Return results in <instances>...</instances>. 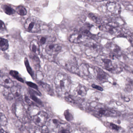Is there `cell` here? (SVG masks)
I'll return each mask as SVG.
<instances>
[{
	"label": "cell",
	"instance_id": "obj_1",
	"mask_svg": "<svg viewBox=\"0 0 133 133\" xmlns=\"http://www.w3.org/2000/svg\"><path fill=\"white\" fill-rule=\"evenodd\" d=\"M56 90L58 94L66 95L71 87V82L68 76L65 74H58L54 79Z\"/></svg>",
	"mask_w": 133,
	"mask_h": 133
},
{
	"label": "cell",
	"instance_id": "obj_2",
	"mask_svg": "<svg viewBox=\"0 0 133 133\" xmlns=\"http://www.w3.org/2000/svg\"><path fill=\"white\" fill-rule=\"evenodd\" d=\"M60 63L71 72L79 74V67L76 58L72 55H70L67 59L61 60Z\"/></svg>",
	"mask_w": 133,
	"mask_h": 133
},
{
	"label": "cell",
	"instance_id": "obj_3",
	"mask_svg": "<svg viewBox=\"0 0 133 133\" xmlns=\"http://www.w3.org/2000/svg\"><path fill=\"white\" fill-rule=\"evenodd\" d=\"M26 31L31 33H36L41 30V26L38 20L35 17H31L25 21L24 25Z\"/></svg>",
	"mask_w": 133,
	"mask_h": 133
},
{
	"label": "cell",
	"instance_id": "obj_4",
	"mask_svg": "<svg viewBox=\"0 0 133 133\" xmlns=\"http://www.w3.org/2000/svg\"><path fill=\"white\" fill-rule=\"evenodd\" d=\"M99 29L114 36H117L120 34V29L119 25L112 22L101 25L99 27Z\"/></svg>",
	"mask_w": 133,
	"mask_h": 133
},
{
	"label": "cell",
	"instance_id": "obj_5",
	"mask_svg": "<svg viewBox=\"0 0 133 133\" xmlns=\"http://www.w3.org/2000/svg\"><path fill=\"white\" fill-rule=\"evenodd\" d=\"M102 61L103 63V66L105 69L109 72L113 74H117L121 71V68L113 63L110 59H102Z\"/></svg>",
	"mask_w": 133,
	"mask_h": 133
},
{
	"label": "cell",
	"instance_id": "obj_6",
	"mask_svg": "<svg viewBox=\"0 0 133 133\" xmlns=\"http://www.w3.org/2000/svg\"><path fill=\"white\" fill-rule=\"evenodd\" d=\"M47 119L48 115L45 112L41 111L33 117L32 120L37 126L42 127L45 126L47 122Z\"/></svg>",
	"mask_w": 133,
	"mask_h": 133
},
{
	"label": "cell",
	"instance_id": "obj_7",
	"mask_svg": "<svg viewBox=\"0 0 133 133\" xmlns=\"http://www.w3.org/2000/svg\"><path fill=\"white\" fill-rule=\"evenodd\" d=\"M106 7L108 11L114 15H118L121 12V5L116 2H108L106 4Z\"/></svg>",
	"mask_w": 133,
	"mask_h": 133
},
{
	"label": "cell",
	"instance_id": "obj_8",
	"mask_svg": "<svg viewBox=\"0 0 133 133\" xmlns=\"http://www.w3.org/2000/svg\"><path fill=\"white\" fill-rule=\"evenodd\" d=\"M96 111L99 116H117L120 115V114L116 111L103 108H97Z\"/></svg>",
	"mask_w": 133,
	"mask_h": 133
},
{
	"label": "cell",
	"instance_id": "obj_9",
	"mask_svg": "<svg viewBox=\"0 0 133 133\" xmlns=\"http://www.w3.org/2000/svg\"><path fill=\"white\" fill-rule=\"evenodd\" d=\"M88 36L82 33H76L71 35L69 38L71 42L80 43L84 42L88 39Z\"/></svg>",
	"mask_w": 133,
	"mask_h": 133
},
{
	"label": "cell",
	"instance_id": "obj_10",
	"mask_svg": "<svg viewBox=\"0 0 133 133\" xmlns=\"http://www.w3.org/2000/svg\"><path fill=\"white\" fill-rule=\"evenodd\" d=\"M61 49V46L57 44L49 43L46 46L45 51L49 55H55L59 53Z\"/></svg>",
	"mask_w": 133,
	"mask_h": 133
},
{
	"label": "cell",
	"instance_id": "obj_11",
	"mask_svg": "<svg viewBox=\"0 0 133 133\" xmlns=\"http://www.w3.org/2000/svg\"><path fill=\"white\" fill-rule=\"evenodd\" d=\"M95 70L96 75V78L99 81L104 83L108 81L109 75L104 71L98 67L95 68Z\"/></svg>",
	"mask_w": 133,
	"mask_h": 133
},
{
	"label": "cell",
	"instance_id": "obj_12",
	"mask_svg": "<svg viewBox=\"0 0 133 133\" xmlns=\"http://www.w3.org/2000/svg\"><path fill=\"white\" fill-rule=\"evenodd\" d=\"M87 89L86 87L80 84L75 89L74 95L79 98H84L87 94Z\"/></svg>",
	"mask_w": 133,
	"mask_h": 133
},
{
	"label": "cell",
	"instance_id": "obj_13",
	"mask_svg": "<svg viewBox=\"0 0 133 133\" xmlns=\"http://www.w3.org/2000/svg\"><path fill=\"white\" fill-rule=\"evenodd\" d=\"M107 47H108L109 49L110 50V56L112 58L117 57L119 55L120 53V49L119 46L114 43H110L107 45Z\"/></svg>",
	"mask_w": 133,
	"mask_h": 133
},
{
	"label": "cell",
	"instance_id": "obj_14",
	"mask_svg": "<svg viewBox=\"0 0 133 133\" xmlns=\"http://www.w3.org/2000/svg\"><path fill=\"white\" fill-rule=\"evenodd\" d=\"M1 84L4 87L7 88H11L14 86V82L7 75H3L1 77Z\"/></svg>",
	"mask_w": 133,
	"mask_h": 133
},
{
	"label": "cell",
	"instance_id": "obj_15",
	"mask_svg": "<svg viewBox=\"0 0 133 133\" xmlns=\"http://www.w3.org/2000/svg\"><path fill=\"white\" fill-rule=\"evenodd\" d=\"M85 46L91 50H94L96 52H98L100 49L99 45L94 40H90L88 41L85 43Z\"/></svg>",
	"mask_w": 133,
	"mask_h": 133
},
{
	"label": "cell",
	"instance_id": "obj_16",
	"mask_svg": "<svg viewBox=\"0 0 133 133\" xmlns=\"http://www.w3.org/2000/svg\"><path fill=\"white\" fill-rule=\"evenodd\" d=\"M30 50L36 54H38L39 52V44L38 41L33 40L31 42L29 46Z\"/></svg>",
	"mask_w": 133,
	"mask_h": 133
},
{
	"label": "cell",
	"instance_id": "obj_17",
	"mask_svg": "<svg viewBox=\"0 0 133 133\" xmlns=\"http://www.w3.org/2000/svg\"><path fill=\"white\" fill-rule=\"evenodd\" d=\"M89 71L88 66L85 64H82L79 67V74L82 76L89 77L90 74Z\"/></svg>",
	"mask_w": 133,
	"mask_h": 133
},
{
	"label": "cell",
	"instance_id": "obj_18",
	"mask_svg": "<svg viewBox=\"0 0 133 133\" xmlns=\"http://www.w3.org/2000/svg\"><path fill=\"white\" fill-rule=\"evenodd\" d=\"M59 121L56 119H50L47 122V127L51 129L57 128L59 126Z\"/></svg>",
	"mask_w": 133,
	"mask_h": 133
},
{
	"label": "cell",
	"instance_id": "obj_19",
	"mask_svg": "<svg viewBox=\"0 0 133 133\" xmlns=\"http://www.w3.org/2000/svg\"><path fill=\"white\" fill-rule=\"evenodd\" d=\"M9 45L8 40L3 38H1L0 48L1 50L5 51L9 48Z\"/></svg>",
	"mask_w": 133,
	"mask_h": 133
},
{
	"label": "cell",
	"instance_id": "obj_20",
	"mask_svg": "<svg viewBox=\"0 0 133 133\" xmlns=\"http://www.w3.org/2000/svg\"><path fill=\"white\" fill-rule=\"evenodd\" d=\"M10 92L14 98H18L21 96V89L17 86H13L11 88Z\"/></svg>",
	"mask_w": 133,
	"mask_h": 133
},
{
	"label": "cell",
	"instance_id": "obj_21",
	"mask_svg": "<svg viewBox=\"0 0 133 133\" xmlns=\"http://www.w3.org/2000/svg\"><path fill=\"white\" fill-rule=\"evenodd\" d=\"M88 17L92 21L96 24H100L102 23V18L99 15L92 13H90L89 14Z\"/></svg>",
	"mask_w": 133,
	"mask_h": 133
},
{
	"label": "cell",
	"instance_id": "obj_22",
	"mask_svg": "<svg viewBox=\"0 0 133 133\" xmlns=\"http://www.w3.org/2000/svg\"><path fill=\"white\" fill-rule=\"evenodd\" d=\"M29 114L32 116H35L36 115L39 113L40 112L39 111V109L34 105H31L29 109Z\"/></svg>",
	"mask_w": 133,
	"mask_h": 133
},
{
	"label": "cell",
	"instance_id": "obj_23",
	"mask_svg": "<svg viewBox=\"0 0 133 133\" xmlns=\"http://www.w3.org/2000/svg\"><path fill=\"white\" fill-rule=\"evenodd\" d=\"M125 89L129 92L133 91V80L130 78H127L125 84Z\"/></svg>",
	"mask_w": 133,
	"mask_h": 133
},
{
	"label": "cell",
	"instance_id": "obj_24",
	"mask_svg": "<svg viewBox=\"0 0 133 133\" xmlns=\"http://www.w3.org/2000/svg\"><path fill=\"white\" fill-rule=\"evenodd\" d=\"M39 84L42 85V87L43 88L45 91L48 94H49L50 95H54L53 91L52 88L49 84L42 82H39Z\"/></svg>",
	"mask_w": 133,
	"mask_h": 133
},
{
	"label": "cell",
	"instance_id": "obj_25",
	"mask_svg": "<svg viewBox=\"0 0 133 133\" xmlns=\"http://www.w3.org/2000/svg\"><path fill=\"white\" fill-rule=\"evenodd\" d=\"M49 38H50L47 37V36H39L38 38V42L39 45H42L48 42H51L52 41V40L49 39Z\"/></svg>",
	"mask_w": 133,
	"mask_h": 133
},
{
	"label": "cell",
	"instance_id": "obj_26",
	"mask_svg": "<svg viewBox=\"0 0 133 133\" xmlns=\"http://www.w3.org/2000/svg\"><path fill=\"white\" fill-rule=\"evenodd\" d=\"M16 12L21 16H25L27 14L26 9L23 6H18L16 8Z\"/></svg>",
	"mask_w": 133,
	"mask_h": 133
},
{
	"label": "cell",
	"instance_id": "obj_27",
	"mask_svg": "<svg viewBox=\"0 0 133 133\" xmlns=\"http://www.w3.org/2000/svg\"><path fill=\"white\" fill-rule=\"evenodd\" d=\"M10 74L11 76L16 78L17 80H18L19 81L24 82V80H23V78L21 77V75H20L19 73L17 71H15L11 70L10 71Z\"/></svg>",
	"mask_w": 133,
	"mask_h": 133
},
{
	"label": "cell",
	"instance_id": "obj_28",
	"mask_svg": "<svg viewBox=\"0 0 133 133\" xmlns=\"http://www.w3.org/2000/svg\"><path fill=\"white\" fill-rule=\"evenodd\" d=\"M4 11L6 14L12 15L15 14V10L10 6L6 5L4 8Z\"/></svg>",
	"mask_w": 133,
	"mask_h": 133
},
{
	"label": "cell",
	"instance_id": "obj_29",
	"mask_svg": "<svg viewBox=\"0 0 133 133\" xmlns=\"http://www.w3.org/2000/svg\"><path fill=\"white\" fill-rule=\"evenodd\" d=\"M1 125L2 126H5L8 123V120L6 116L3 114L1 113Z\"/></svg>",
	"mask_w": 133,
	"mask_h": 133
},
{
	"label": "cell",
	"instance_id": "obj_30",
	"mask_svg": "<svg viewBox=\"0 0 133 133\" xmlns=\"http://www.w3.org/2000/svg\"><path fill=\"white\" fill-rule=\"evenodd\" d=\"M64 116H65V118L68 121H70L72 120V119H73V116H72L71 113L70 112L69 110H66L65 111Z\"/></svg>",
	"mask_w": 133,
	"mask_h": 133
},
{
	"label": "cell",
	"instance_id": "obj_31",
	"mask_svg": "<svg viewBox=\"0 0 133 133\" xmlns=\"http://www.w3.org/2000/svg\"><path fill=\"white\" fill-rule=\"evenodd\" d=\"M59 133H70V132L67 128L61 127L59 130Z\"/></svg>",
	"mask_w": 133,
	"mask_h": 133
},
{
	"label": "cell",
	"instance_id": "obj_32",
	"mask_svg": "<svg viewBox=\"0 0 133 133\" xmlns=\"http://www.w3.org/2000/svg\"><path fill=\"white\" fill-rule=\"evenodd\" d=\"M109 126L110 128L112 130H115L116 131H118L119 130V127L116 125V124L112 123H110Z\"/></svg>",
	"mask_w": 133,
	"mask_h": 133
},
{
	"label": "cell",
	"instance_id": "obj_33",
	"mask_svg": "<svg viewBox=\"0 0 133 133\" xmlns=\"http://www.w3.org/2000/svg\"><path fill=\"white\" fill-rule=\"evenodd\" d=\"M91 86L93 88L96 89H97L99 91H103V88L100 87V86H99V85H96L95 84H92Z\"/></svg>",
	"mask_w": 133,
	"mask_h": 133
},
{
	"label": "cell",
	"instance_id": "obj_34",
	"mask_svg": "<svg viewBox=\"0 0 133 133\" xmlns=\"http://www.w3.org/2000/svg\"><path fill=\"white\" fill-rule=\"evenodd\" d=\"M25 65L27 66V70H28V72H29V73L31 75H32V73H32V70H31V69H29V68H30V66H29V63H28V61L26 59L25 60Z\"/></svg>",
	"mask_w": 133,
	"mask_h": 133
},
{
	"label": "cell",
	"instance_id": "obj_35",
	"mask_svg": "<svg viewBox=\"0 0 133 133\" xmlns=\"http://www.w3.org/2000/svg\"><path fill=\"white\" fill-rule=\"evenodd\" d=\"M27 84H28V85H29L30 87H31V88H35V89H38L37 85H36L35 84H33L32 82H27Z\"/></svg>",
	"mask_w": 133,
	"mask_h": 133
},
{
	"label": "cell",
	"instance_id": "obj_36",
	"mask_svg": "<svg viewBox=\"0 0 133 133\" xmlns=\"http://www.w3.org/2000/svg\"><path fill=\"white\" fill-rule=\"evenodd\" d=\"M42 133H50L48 127H42Z\"/></svg>",
	"mask_w": 133,
	"mask_h": 133
},
{
	"label": "cell",
	"instance_id": "obj_37",
	"mask_svg": "<svg viewBox=\"0 0 133 133\" xmlns=\"http://www.w3.org/2000/svg\"><path fill=\"white\" fill-rule=\"evenodd\" d=\"M1 31H2V30H4V29H6V26H5V24L2 21H1Z\"/></svg>",
	"mask_w": 133,
	"mask_h": 133
},
{
	"label": "cell",
	"instance_id": "obj_38",
	"mask_svg": "<svg viewBox=\"0 0 133 133\" xmlns=\"http://www.w3.org/2000/svg\"><path fill=\"white\" fill-rule=\"evenodd\" d=\"M130 133H133V127H131L129 129Z\"/></svg>",
	"mask_w": 133,
	"mask_h": 133
},
{
	"label": "cell",
	"instance_id": "obj_39",
	"mask_svg": "<svg viewBox=\"0 0 133 133\" xmlns=\"http://www.w3.org/2000/svg\"><path fill=\"white\" fill-rule=\"evenodd\" d=\"M1 133H8L6 131H5V130H3V129L1 128Z\"/></svg>",
	"mask_w": 133,
	"mask_h": 133
}]
</instances>
